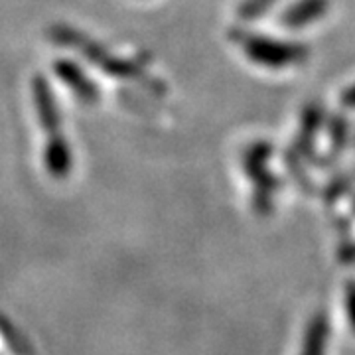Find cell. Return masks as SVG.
I'll list each match as a JSON object with an SVG mask.
<instances>
[{"mask_svg":"<svg viewBox=\"0 0 355 355\" xmlns=\"http://www.w3.org/2000/svg\"><path fill=\"white\" fill-rule=\"evenodd\" d=\"M32 99L36 107V114L44 132H46V166L51 176L64 178L71 168V153L62 132V114L60 107L53 97L48 79L44 76H36L32 81Z\"/></svg>","mask_w":355,"mask_h":355,"instance_id":"obj_1","label":"cell"},{"mask_svg":"<svg viewBox=\"0 0 355 355\" xmlns=\"http://www.w3.org/2000/svg\"><path fill=\"white\" fill-rule=\"evenodd\" d=\"M48 38L60 46L71 48L77 53H81L87 62L95 65L97 69H101L105 73L113 77H135L139 81H146L144 71L137 62H127L121 58H114L107 48H103L101 44H97L95 40L87 38L85 34H81L79 30L71 28L67 24H53L48 28Z\"/></svg>","mask_w":355,"mask_h":355,"instance_id":"obj_2","label":"cell"},{"mask_svg":"<svg viewBox=\"0 0 355 355\" xmlns=\"http://www.w3.org/2000/svg\"><path fill=\"white\" fill-rule=\"evenodd\" d=\"M243 46H245L243 50L247 51V55L253 62L259 65H266V67H286L294 62H300L306 55L302 46L286 44L279 40L247 38V42H243Z\"/></svg>","mask_w":355,"mask_h":355,"instance_id":"obj_3","label":"cell"},{"mask_svg":"<svg viewBox=\"0 0 355 355\" xmlns=\"http://www.w3.org/2000/svg\"><path fill=\"white\" fill-rule=\"evenodd\" d=\"M53 71H55V76L62 79V83H64L65 87H69L76 93V97L79 101L87 103V105H95V103L99 101L101 91L83 73V69L77 64L69 62V60H58L53 64Z\"/></svg>","mask_w":355,"mask_h":355,"instance_id":"obj_4","label":"cell"},{"mask_svg":"<svg viewBox=\"0 0 355 355\" xmlns=\"http://www.w3.org/2000/svg\"><path fill=\"white\" fill-rule=\"evenodd\" d=\"M328 0H300L296 6L288 8L284 12L282 22L288 26H306L320 18V14L326 12Z\"/></svg>","mask_w":355,"mask_h":355,"instance_id":"obj_5","label":"cell"}]
</instances>
